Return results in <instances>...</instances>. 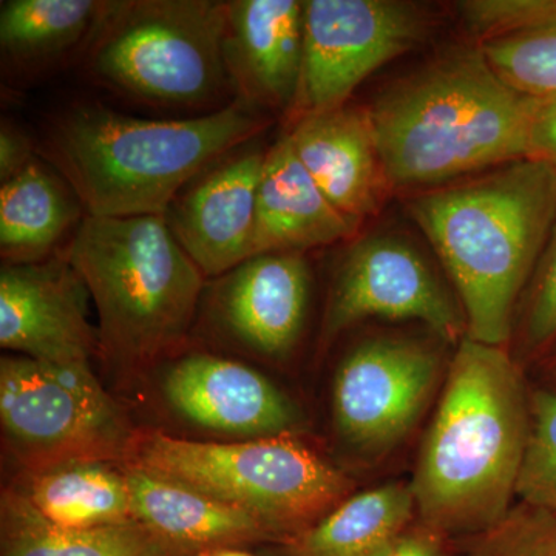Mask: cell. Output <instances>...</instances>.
I'll list each match as a JSON object with an SVG mask.
<instances>
[{
    "label": "cell",
    "mask_w": 556,
    "mask_h": 556,
    "mask_svg": "<svg viewBox=\"0 0 556 556\" xmlns=\"http://www.w3.org/2000/svg\"><path fill=\"white\" fill-rule=\"evenodd\" d=\"M530 433V396L503 346L460 340L424 439L412 492L420 522L478 536L511 508Z\"/></svg>",
    "instance_id": "1"
},
{
    "label": "cell",
    "mask_w": 556,
    "mask_h": 556,
    "mask_svg": "<svg viewBox=\"0 0 556 556\" xmlns=\"http://www.w3.org/2000/svg\"><path fill=\"white\" fill-rule=\"evenodd\" d=\"M409 212L455 283L467 338L507 345L556 217V166L511 161L428 189Z\"/></svg>",
    "instance_id": "2"
},
{
    "label": "cell",
    "mask_w": 556,
    "mask_h": 556,
    "mask_svg": "<svg viewBox=\"0 0 556 556\" xmlns=\"http://www.w3.org/2000/svg\"><path fill=\"white\" fill-rule=\"evenodd\" d=\"M266 126L257 109L239 100L186 119L80 104L50 121L39 153L90 217L164 215L193 179Z\"/></svg>",
    "instance_id": "3"
},
{
    "label": "cell",
    "mask_w": 556,
    "mask_h": 556,
    "mask_svg": "<svg viewBox=\"0 0 556 556\" xmlns=\"http://www.w3.org/2000/svg\"><path fill=\"white\" fill-rule=\"evenodd\" d=\"M535 102L479 46L399 80L368 108L390 189L439 188L529 159Z\"/></svg>",
    "instance_id": "4"
},
{
    "label": "cell",
    "mask_w": 556,
    "mask_h": 556,
    "mask_svg": "<svg viewBox=\"0 0 556 556\" xmlns=\"http://www.w3.org/2000/svg\"><path fill=\"white\" fill-rule=\"evenodd\" d=\"M64 257L93 298L102 357L121 378L144 375L188 334L206 277L164 215H86Z\"/></svg>",
    "instance_id": "5"
},
{
    "label": "cell",
    "mask_w": 556,
    "mask_h": 556,
    "mask_svg": "<svg viewBox=\"0 0 556 556\" xmlns=\"http://www.w3.org/2000/svg\"><path fill=\"white\" fill-rule=\"evenodd\" d=\"M126 464L193 486L258 518L278 543L350 495V479L294 437L199 442L137 431Z\"/></svg>",
    "instance_id": "6"
},
{
    "label": "cell",
    "mask_w": 556,
    "mask_h": 556,
    "mask_svg": "<svg viewBox=\"0 0 556 556\" xmlns=\"http://www.w3.org/2000/svg\"><path fill=\"white\" fill-rule=\"evenodd\" d=\"M226 5L215 0L112 2L91 38L89 70L135 100L190 108L232 89L225 62Z\"/></svg>",
    "instance_id": "7"
},
{
    "label": "cell",
    "mask_w": 556,
    "mask_h": 556,
    "mask_svg": "<svg viewBox=\"0 0 556 556\" xmlns=\"http://www.w3.org/2000/svg\"><path fill=\"white\" fill-rule=\"evenodd\" d=\"M0 422L25 473L72 463L126 464L137 431L93 372L0 361Z\"/></svg>",
    "instance_id": "8"
},
{
    "label": "cell",
    "mask_w": 556,
    "mask_h": 556,
    "mask_svg": "<svg viewBox=\"0 0 556 556\" xmlns=\"http://www.w3.org/2000/svg\"><path fill=\"white\" fill-rule=\"evenodd\" d=\"M415 3L397 0H308L303 17V67L295 118L342 108L387 62L427 33Z\"/></svg>",
    "instance_id": "9"
},
{
    "label": "cell",
    "mask_w": 556,
    "mask_h": 556,
    "mask_svg": "<svg viewBox=\"0 0 556 556\" xmlns=\"http://www.w3.org/2000/svg\"><path fill=\"white\" fill-rule=\"evenodd\" d=\"M439 356L407 339H372L354 348L332 390L336 428L348 444L382 452L404 439L437 388Z\"/></svg>",
    "instance_id": "10"
},
{
    "label": "cell",
    "mask_w": 556,
    "mask_h": 556,
    "mask_svg": "<svg viewBox=\"0 0 556 556\" xmlns=\"http://www.w3.org/2000/svg\"><path fill=\"white\" fill-rule=\"evenodd\" d=\"M369 317L419 320L456 340L467 325L422 255L407 241L371 237L348 251L332 287L324 340Z\"/></svg>",
    "instance_id": "11"
},
{
    "label": "cell",
    "mask_w": 556,
    "mask_h": 556,
    "mask_svg": "<svg viewBox=\"0 0 556 556\" xmlns=\"http://www.w3.org/2000/svg\"><path fill=\"white\" fill-rule=\"evenodd\" d=\"M87 294L67 258L3 263L0 346L47 367L90 375L100 334L87 318Z\"/></svg>",
    "instance_id": "12"
},
{
    "label": "cell",
    "mask_w": 556,
    "mask_h": 556,
    "mask_svg": "<svg viewBox=\"0 0 556 556\" xmlns=\"http://www.w3.org/2000/svg\"><path fill=\"white\" fill-rule=\"evenodd\" d=\"M164 401L179 417L214 433L243 439L294 437L298 405L257 369L211 354L178 358L161 380Z\"/></svg>",
    "instance_id": "13"
},
{
    "label": "cell",
    "mask_w": 556,
    "mask_h": 556,
    "mask_svg": "<svg viewBox=\"0 0 556 556\" xmlns=\"http://www.w3.org/2000/svg\"><path fill=\"white\" fill-rule=\"evenodd\" d=\"M230 155V153H229ZM266 152L243 150L193 179L164 218L204 277H219L254 257L258 186Z\"/></svg>",
    "instance_id": "14"
},
{
    "label": "cell",
    "mask_w": 556,
    "mask_h": 556,
    "mask_svg": "<svg viewBox=\"0 0 556 556\" xmlns=\"http://www.w3.org/2000/svg\"><path fill=\"white\" fill-rule=\"evenodd\" d=\"M305 2L232 0L226 5L225 62L236 100L292 113L303 67Z\"/></svg>",
    "instance_id": "15"
},
{
    "label": "cell",
    "mask_w": 556,
    "mask_h": 556,
    "mask_svg": "<svg viewBox=\"0 0 556 556\" xmlns=\"http://www.w3.org/2000/svg\"><path fill=\"white\" fill-rule=\"evenodd\" d=\"M309 303V268L299 252L254 255L223 276L215 308L241 345L287 357L298 345Z\"/></svg>",
    "instance_id": "16"
},
{
    "label": "cell",
    "mask_w": 556,
    "mask_h": 556,
    "mask_svg": "<svg viewBox=\"0 0 556 556\" xmlns=\"http://www.w3.org/2000/svg\"><path fill=\"white\" fill-rule=\"evenodd\" d=\"M299 160L325 197L361 225L390 189L368 108H342L295 121L288 131Z\"/></svg>",
    "instance_id": "17"
},
{
    "label": "cell",
    "mask_w": 556,
    "mask_h": 556,
    "mask_svg": "<svg viewBox=\"0 0 556 556\" xmlns=\"http://www.w3.org/2000/svg\"><path fill=\"white\" fill-rule=\"evenodd\" d=\"M358 226L316 185L288 134L266 150L258 186L254 255L303 252L351 239Z\"/></svg>",
    "instance_id": "18"
},
{
    "label": "cell",
    "mask_w": 556,
    "mask_h": 556,
    "mask_svg": "<svg viewBox=\"0 0 556 556\" xmlns=\"http://www.w3.org/2000/svg\"><path fill=\"white\" fill-rule=\"evenodd\" d=\"M123 466L131 518L192 554L278 541L265 522L248 511L144 468Z\"/></svg>",
    "instance_id": "19"
},
{
    "label": "cell",
    "mask_w": 556,
    "mask_h": 556,
    "mask_svg": "<svg viewBox=\"0 0 556 556\" xmlns=\"http://www.w3.org/2000/svg\"><path fill=\"white\" fill-rule=\"evenodd\" d=\"M141 522L68 529L42 517L20 489L3 490L0 556H192Z\"/></svg>",
    "instance_id": "20"
},
{
    "label": "cell",
    "mask_w": 556,
    "mask_h": 556,
    "mask_svg": "<svg viewBox=\"0 0 556 556\" xmlns=\"http://www.w3.org/2000/svg\"><path fill=\"white\" fill-rule=\"evenodd\" d=\"M412 485L376 486L346 497L316 525L281 543L283 556H383L413 526Z\"/></svg>",
    "instance_id": "21"
},
{
    "label": "cell",
    "mask_w": 556,
    "mask_h": 556,
    "mask_svg": "<svg viewBox=\"0 0 556 556\" xmlns=\"http://www.w3.org/2000/svg\"><path fill=\"white\" fill-rule=\"evenodd\" d=\"M83 204L50 164L33 160L0 188V252L7 263L47 260L79 222Z\"/></svg>",
    "instance_id": "22"
},
{
    "label": "cell",
    "mask_w": 556,
    "mask_h": 556,
    "mask_svg": "<svg viewBox=\"0 0 556 556\" xmlns=\"http://www.w3.org/2000/svg\"><path fill=\"white\" fill-rule=\"evenodd\" d=\"M112 463H72L25 473L20 486L33 507L53 525L91 529L130 521L129 485Z\"/></svg>",
    "instance_id": "23"
},
{
    "label": "cell",
    "mask_w": 556,
    "mask_h": 556,
    "mask_svg": "<svg viewBox=\"0 0 556 556\" xmlns=\"http://www.w3.org/2000/svg\"><path fill=\"white\" fill-rule=\"evenodd\" d=\"M112 2L9 0L0 7L3 56L25 64L53 60L93 38Z\"/></svg>",
    "instance_id": "24"
},
{
    "label": "cell",
    "mask_w": 556,
    "mask_h": 556,
    "mask_svg": "<svg viewBox=\"0 0 556 556\" xmlns=\"http://www.w3.org/2000/svg\"><path fill=\"white\" fill-rule=\"evenodd\" d=\"M536 27L479 40L501 79L521 93L556 94V0H543Z\"/></svg>",
    "instance_id": "25"
},
{
    "label": "cell",
    "mask_w": 556,
    "mask_h": 556,
    "mask_svg": "<svg viewBox=\"0 0 556 556\" xmlns=\"http://www.w3.org/2000/svg\"><path fill=\"white\" fill-rule=\"evenodd\" d=\"M521 503L556 511V391L530 396V433L519 473Z\"/></svg>",
    "instance_id": "26"
},
{
    "label": "cell",
    "mask_w": 556,
    "mask_h": 556,
    "mask_svg": "<svg viewBox=\"0 0 556 556\" xmlns=\"http://www.w3.org/2000/svg\"><path fill=\"white\" fill-rule=\"evenodd\" d=\"M468 556H556V511L521 503L481 535Z\"/></svg>",
    "instance_id": "27"
},
{
    "label": "cell",
    "mask_w": 556,
    "mask_h": 556,
    "mask_svg": "<svg viewBox=\"0 0 556 556\" xmlns=\"http://www.w3.org/2000/svg\"><path fill=\"white\" fill-rule=\"evenodd\" d=\"M521 342L538 354L556 343V217L532 280L526 289Z\"/></svg>",
    "instance_id": "28"
},
{
    "label": "cell",
    "mask_w": 556,
    "mask_h": 556,
    "mask_svg": "<svg viewBox=\"0 0 556 556\" xmlns=\"http://www.w3.org/2000/svg\"><path fill=\"white\" fill-rule=\"evenodd\" d=\"M529 159L556 166V94L536 98L530 126Z\"/></svg>",
    "instance_id": "29"
},
{
    "label": "cell",
    "mask_w": 556,
    "mask_h": 556,
    "mask_svg": "<svg viewBox=\"0 0 556 556\" xmlns=\"http://www.w3.org/2000/svg\"><path fill=\"white\" fill-rule=\"evenodd\" d=\"M33 142L27 135L11 124L3 123L0 129V181L7 182L24 170L31 161Z\"/></svg>",
    "instance_id": "30"
},
{
    "label": "cell",
    "mask_w": 556,
    "mask_h": 556,
    "mask_svg": "<svg viewBox=\"0 0 556 556\" xmlns=\"http://www.w3.org/2000/svg\"><path fill=\"white\" fill-rule=\"evenodd\" d=\"M445 540L438 530L419 522L409 527L383 556H447Z\"/></svg>",
    "instance_id": "31"
},
{
    "label": "cell",
    "mask_w": 556,
    "mask_h": 556,
    "mask_svg": "<svg viewBox=\"0 0 556 556\" xmlns=\"http://www.w3.org/2000/svg\"><path fill=\"white\" fill-rule=\"evenodd\" d=\"M215 555L217 556H255L249 554L247 551H241V548H222V551H215Z\"/></svg>",
    "instance_id": "32"
},
{
    "label": "cell",
    "mask_w": 556,
    "mask_h": 556,
    "mask_svg": "<svg viewBox=\"0 0 556 556\" xmlns=\"http://www.w3.org/2000/svg\"><path fill=\"white\" fill-rule=\"evenodd\" d=\"M192 556H217V555H215V551H206V552H200V554H195Z\"/></svg>",
    "instance_id": "33"
}]
</instances>
